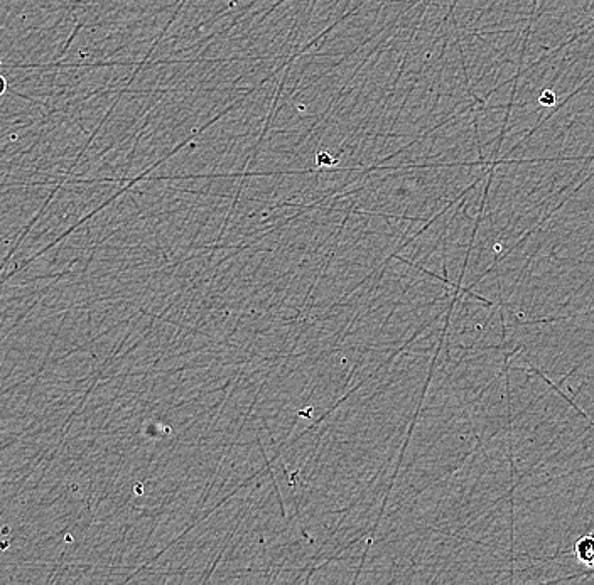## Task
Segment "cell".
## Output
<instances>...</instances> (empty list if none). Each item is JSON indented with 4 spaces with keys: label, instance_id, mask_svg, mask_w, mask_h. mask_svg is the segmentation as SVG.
<instances>
[{
    "label": "cell",
    "instance_id": "cell-3",
    "mask_svg": "<svg viewBox=\"0 0 594 585\" xmlns=\"http://www.w3.org/2000/svg\"><path fill=\"white\" fill-rule=\"evenodd\" d=\"M7 92V80L4 76L0 75V97Z\"/></svg>",
    "mask_w": 594,
    "mask_h": 585
},
{
    "label": "cell",
    "instance_id": "cell-2",
    "mask_svg": "<svg viewBox=\"0 0 594 585\" xmlns=\"http://www.w3.org/2000/svg\"><path fill=\"white\" fill-rule=\"evenodd\" d=\"M539 102L544 107H552L556 103V93L552 92V90H544V92L540 93Z\"/></svg>",
    "mask_w": 594,
    "mask_h": 585
},
{
    "label": "cell",
    "instance_id": "cell-1",
    "mask_svg": "<svg viewBox=\"0 0 594 585\" xmlns=\"http://www.w3.org/2000/svg\"><path fill=\"white\" fill-rule=\"evenodd\" d=\"M574 555L579 564L588 569H594V532L584 535L574 543Z\"/></svg>",
    "mask_w": 594,
    "mask_h": 585
}]
</instances>
